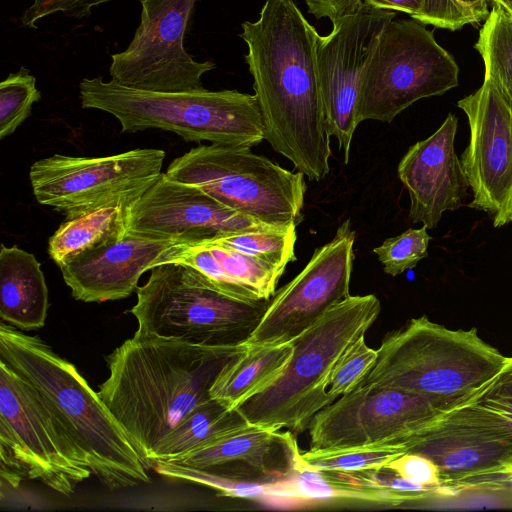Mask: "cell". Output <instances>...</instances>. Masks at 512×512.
I'll use <instances>...</instances> for the list:
<instances>
[{"instance_id": "9", "label": "cell", "mask_w": 512, "mask_h": 512, "mask_svg": "<svg viewBox=\"0 0 512 512\" xmlns=\"http://www.w3.org/2000/svg\"><path fill=\"white\" fill-rule=\"evenodd\" d=\"M165 174L265 225L301 222L305 175L287 170L249 147L199 145L175 158Z\"/></svg>"}, {"instance_id": "33", "label": "cell", "mask_w": 512, "mask_h": 512, "mask_svg": "<svg viewBox=\"0 0 512 512\" xmlns=\"http://www.w3.org/2000/svg\"><path fill=\"white\" fill-rule=\"evenodd\" d=\"M488 0H422L412 19L436 28L456 31L467 24L485 21Z\"/></svg>"}, {"instance_id": "32", "label": "cell", "mask_w": 512, "mask_h": 512, "mask_svg": "<svg viewBox=\"0 0 512 512\" xmlns=\"http://www.w3.org/2000/svg\"><path fill=\"white\" fill-rule=\"evenodd\" d=\"M431 236L427 227L409 228L403 233L387 238L373 252L383 265L386 274L396 277L407 270L413 269L428 256Z\"/></svg>"}, {"instance_id": "24", "label": "cell", "mask_w": 512, "mask_h": 512, "mask_svg": "<svg viewBox=\"0 0 512 512\" xmlns=\"http://www.w3.org/2000/svg\"><path fill=\"white\" fill-rule=\"evenodd\" d=\"M292 352V341L277 345L243 343L215 379L210 398L229 410L237 409L282 373Z\"/></svg>"}, {"instance_id": "25", "label": "cell", "mask_w": 512, "mask_h": 512, "mask_svg": "<svg viewBox=\"0 0 512 512\" xmlns=\"http://www.w3.org/2000/svg\"><path fill=\"white\" fill-rule=\"evenodd\" d=\"M248 425L219 440L189 453L177 460L179 464L207 468L230 464H245L263 476L285 480L292 472L281 471L271 466L274 448L284 443L287 432Z\"/></svg>"}, {"instance_id": "16", "label": "cell", "mask_w": 512, "mask_h": 512, "mask_svg": "<svg viewBox=\"0 0 512 512\" xmlns=\"http://www.w3.org/2000/svg\"><path fill=\"white\" fill-rule=\"evenodd\" d=\"M396 12L362 4L355 12L334 22L331 32L319 36L318 75L329 134L343 152L344 163L357 121V100L361 79L378 38Z\"/></svg>"}, {"instance_id": "2", "label": "cell", "mask_w": 512, "mask_h": 512, "mask_svg": "<svg viewBox=\"0 0 512 512\" xmlns=\"http://www.w3.org/2000/svg\"><path fill=\"white\" fill-rule=\"evenodd\" d=\"M241 345L206 347L135 332L106 356L98 394L148 468L163 438L196 406Z\"/></svg>"}, {"instance_id": "30", "label": "cell", "mask_w": 512, "mask_h": 512, "mask_svg": "<svg viewBox=\"0 0 512 512\" xmlns=\"http://www.w3.org/2000/svg\"><path fill=\"white\" fill-rule=\"evenodd\" d=\"M406 452L404 443L379 444L308 450L300 453V458L304 466L314 470L354 472L385 467Z\"/></svg>"}, {"instance_id": "35", "label": "cell", "mask_w": 512, "mask_h": 512, "mask_svg": "<svg viewBox=\"0 0 512 512\" xmlns=\"http://www.w3.org/2000/svg\"><path fill=\"white\" fill-rule=\"evenodd\" d=\"M111 0H34L20 16L24 27L36 28V22L61 12L67 17L81 19L91 15V9Z\"/></svg>"}, {"instance_id": "27", "label": "cell", "mask_w": 512, "mask_h": 512, "mask_svg": "<svg viewBox=\"0 0 512 512\" xmlns=\"http://www.w3.org/2000/svg\"><path fill=\"white\" fill-rule=\"evenodd\" d=\"M484 63V79L512 104V19L493 5L474 45Z\"/></svg>"}, {"instance_id": "21", "label": "cell", "mask_w": 512, "mask_h": 512, "mask_svg": "<svg viewBox=\"0 0 512 512\" xmlns=\"http://www.w3.org/2000/svg\"><path fill=\"white\" fill-rule=\"evenodd\" d=\"M166 263L192 267L218 292L245 302L270 300L282 276L272 267L216 241L177 243L163 252L154 267Z\"/></svg>"}, {"instance_id": "17", "label": "cell", "mask_w": 512, "mask_h": 512, "mask_svg": "<svg viewBox=\"0 0 512 512\" xmlns=\"http://www.w3.org/2000/svg\"><path fill=\"white\" fill-rule=\"evenodd\" d=\"M457 106L469 125L460 157L473 196L467 206L487 213L500 228L512 222V104L484 79Z\"/></svg>"}, {"instance_id": "6", "label": "cell", "mask_w": 512, "mask_h": 512, "mask_svg": "<svg viewBox=\"0 0 512 512\" xmlns=\"http://www.w3.org/2000/svg\"><path fill=\"white\" fill-rule=\"evenodd\" d=\"M79 98L82 108L114 116L122 132L160 129L188 142L249 148L265 140L256 96L237 90L154 92L95 77L80 81Z\"/></svg>"}, {"instance_id": "20", "label": "cell", "mask_w": 512, "mask_h": 512, "mask_svg": "<svg viewBox=\"0 0 512 512\" xmlns=\"http://www.w3.org/2000/svg\"><path fill=\"white\" fill-rule=\"evenodd\" d=\"M178 242L127 233L123 238L87 250L60 268L74 299L91 303L124 299L141 275Z\"/></svg>"}, {"instance_id": "13", "label": "cell", "mask_w": 512, "mask_h": 512, "mask_svg": "<svg viewBox=\"0 0 512 512\" xmlns=\"http://www.w3.org/2000/svg\"><path fill=\"white\" fill-rule=\"evenodd\" d=\"M444 412L423 396L360 384L313 416L309 450L406 443Z\"/></svg>"}, {"instance_id": "26", "label": "cell", "mask_w": 512, "mask_h": 512, "mask_svg": "<svg viewBox=\"0 0 512 512\" xmlns=\"http://www.w3.org/2000/svg\"><path fill=\"white\" fill-rule=\"evenodd\" d=\"M250 425L241 413L229 410L216 399L196 406L158 445L151 465L156 461H174L220 438Z\"/></svg>"}, {"instance_id": "19", "label": "cell", "mask_w": 512, "mask_h": 512, "mask_svg": "<svg viewBox=\"0 0 512 512\" xmlns=\"http://www.w3.org/2000/svg\"><path fill=\"white\" fill-rule=\"evenodd\" d=\"M457 127V117L449 113L432 135L409 147L397 167L410 198L409 219L427 229L467 197L469 184L454 148Z\"/></svg>"}, {"instance_id": "4", "label": "cell", "mask_w": 512, "mask_h": 512, "mask_svg": "<svg viewBox=\"0 0 512 512\" xmlns=\"http://www.w3.org/2000/svg\"><path fill=\"white\" fill-rule=\"evenodd\" d=\"M377 351L360 384L417 394L444 411L477 398L507 362L475 328L451 330L425 315L386 334Z\"/></svg>"}, {"instance_id": "1", "label": "cell", "mask_w": 512, "mask_h": 512, "mask_svg": "<svg viewBox=\"0 0 512 512\" xmlns=\"http://www.w3.org/2000/svg\"><path fill=\"white\" fill-rule=\"evenodd\" d=\"M241 27L265 140L309 180L324 179L332 151L318 75L320 35L294 0H266L259 18Z\"/></svg>"}, {"instance_id": "11", "label": "cell", "mask_w": 512, "mask_h": 512, "mask_svg": "<svg viewBox=\"0 0 512 512\" xmlns=\"http://www.w3.org/2000/svg\"><path fill=\"white\" fill-rule=\"evenodd\" d=\"M404 444L435 464L445 494L512 482V414L479 399L445 411Z\"/></svg>"}, {"instance_id": "31", "label": "cell", "mask_w": 512, "mask_h": 512, "mask_svg": "<svg viewBox=\"0 0 512 512\" xmlns=\"http://www.w3.org/2000/svg\"><path fill=\"white\" fill-rule=\"evenodd\" d=\"M41 99L36 79L25 67L10 73L0 83V138L11 135L31 114Z\"/></svg>"}, {"instance_id": "38", "label": "cell", "mask_w": 512, "mask_h": 512, "mask_svg": "<svg viewBox=\"0 0 512 512\" xmlns=\"http://www.w3.org/2000/svg\"><path fill=\"white\" fill-rule=\"evenodd\" d=\"M308 12L317 19L328 18L331 22L355 12L362 0H304Z\"/></svg>"}, {"instance_id": "15", "label": "cell", "mask_w": 512, "mask_h": 512, "mask_svg": "<svg viewBox=\"0 0 512 512\" xmlns=\"http://www.w3.org/2000/svg\"><path fill=\"white\" fill-rule=\"evenodd\" d=\"M355 235L350 220L342 222L332 240L317 248L302 271L275 292L245 343L291 342L349 297Z\"/></svg>"}, {"instance_id": "34", "label": "cell", "mask_w": 512, "mask_h": 512, "mask_svg": "<svg viewBox=\"0 0 512 512\" xmlns=\"http://www.w3.org/2000/svg\"><path fill=\"white\" fill-rule=\"evenodd\" d=\"M378 357L377 349L369 347L360 337L339 359L328 385V393L339 398L354 390L371 370Z\"/></svg>"}, {"instance_id": "12", "label": "cell", "mask_w": 512, "mask_h": 512, "mask_svg": "<svg viewBox=\"0 0 512 512\" xmlns=\"http://www.w3.org/2000/svg\"><path fill=\"white\" fill-rule=\"evenodd\" d=\"M198 0H140V24L128 47L111 55V81L154 92H191L204 89L203 74L216 68L198 62L184 47Z\"/></svg>"}, {"instance_id": "36", "label": "cell", "mask_w": 512, "mask_h": 512, "mask_svg": "<svg viewBox=\"0 0 512 512\" xmlns=\"http://www.w3.org/2000/svg\"><path fill=\"white\" fill-rule=\"evenodd\" d=\"M385 468L409 481L432 488L436 490L437 494H445L437 467L431 460L420 454L406 452L389 462Z\"/></svg>"}, {"instance_id": "39", "label": "cell", "mask_w": 512, "mask_h": 512, "mask_svg": "<svg viewBox=\"0 0 512 512\" xmlns=\"http://www.w3.org/2000/svg\"><path fill=\"white\" fill-rule=\"evenodd\" d=\"M362 2L382 10L404 12L411 17L420 10L422 4V0H362Z\"/></svg>"}, {"instance_id": "28", "label": "cell", "mask_w": 512, "mask_h": 512, "mask_svg": "<svg viewBox=\"0 0 512 512\" xmlns=\"http://www.w3.org/2000/svg\"><path fill=\"white\" fill-rule=\"evenodd\" d=\"M151 467L168 480L202 485L231 498H274L275 485L278 483L249 478L218 468H196L176 462L156 461Z\"/></svg>"}, {"instance_id": "10", "label": "cell", "mask_w": 512, "mask_h": 512, "mask_svg": "<svg viewBox=\"0 0 512 512\" xmlns=\"http://www.w3.org/2000/svg\"><path fill=\"white\" fill-rule=\"evenodd\" d=\"M459 67L432 31L412 19L383 28L365 67L357 100V121L391 123L416 101L458 86Z\"/></svg>"}, {"instance_id": "41", "label": "cell", "mask_w": 512, "mask_h": 512, "mask_svg": "<svg viewBox=\"0 0 512 512\" xmlns=\"http://www.w3.org/2000/svg\"><path fill=\"white\" fill-rule=\"evenodd\" d=\"M489 2H491L492 0H488Z\"/></svg>"}, {"instance_id": "37", "label": "cell", "mask_w": 512, "mask_h": 512, "mask_svg": "<svg viewBox=\"0 0 512 512\" xmlns=\"http://www.w3.org/2000/svg\"><path fill=\"white\" fill-rule=\"evenodd\" d=\"M476 399L512 414V358H507L502 372Z\"/></svg>"}, {"instance_id": "40", "label": "cell", "mask_w": 512, "mask_h": 512, "mask_svg": "<svg viewBox=\"0 0 512 512\" xmlns=\"http://www.w3.org/2000/svg\"><path fill=\"white\" fill-rule=\"evenodd\" d=\"M491 3L500 7L512 19V0H492Z\"/></svg>"}, {"instance_id": "5", "label": "cell", "mask_w": 512, "mask_h": 512, "mask_svg": "<svg viewBox=\"0 0 512 512\" xmlns=\"http://www.w3.org/2000/svg\"><path fill=\"white\" fill-rule=\"evenodd\" d=\"M381 311L373 295H350L295 338L282 373L237 410L251 425L308 430L313 416L336 400L328 393L330 376L342 355L372 326Z\"/></svg>"}, {"instance_id": "29", "label": "cell", "mask_w": 512, "mask_h": 512, "mask_svg": "<svg viewBox=\"0 0 512 512\" xmlns=\"http://www.w3.org/2000/svg\"><path fill=\"white\" fill-rule=\"evenodd\" d=\"M296 226L291 223L240 231L212 241L253 257L283 274L287 264L296 260Z\"/></svg>"}, {"instance_id": "23", "label": "cell", "mask_w": 512, "mask_h": 512, "mask_svg": "<svg viewBox=\"0 0 512 512\" xmlns=\"http://www.w3.org/2000/svg\"><path fill=\"white\" fill-rule=\"evenodd\" d=\"M48 288L35 256L18 246L0 249V318L21 331L44 326Z\"/></svg>"}, {"instance_id": "7", "label": "cell", "mask_w": 512, "mask_h": 512, "mask_svg": "<svg viewBox=\"0 0 512 512\" xmlns=\"http://www.w3.org/2000/svg\"><path fill=\"white\" fill-rule=\"evenodd\" d=\"M136 293L130 313L138 322L137 332L206 347L245 343L269 302L229 297L212 288L194 268L177 263L151 269Z\"/></svg>"}, {"instance_id": "3", "label": "cell", "mask_w": 512, "mask_h": 512, "mask_svg": "<svg viewBox=\"0 0 512 512\" xmlns=\"http://www.w3.org/2000/svg\"><path fill=\"white\" fill-rule=\"evenodd\" d=\"M0 359L37 390L104 487L119 491L150 482L145 461L74 364L3 321Z\"/></svg>"}, {"instance_id": "22", "label": "cell", "mask_w": 512, "mask_h": 512, "mask_svg": "<svg viewBox=\"0 0 512 512\" xmlns=\"http://www.w3.org/2000/svg\"><path fill=\"white\" fill-rule=\"evenodd\" d=\"M150 186L130 190L65 218L48 241L52 260L61 267L87 250L123 238L134 203Z\"/></svg>"}, {"instance_id": "18", "label": "cell", "mask_w": 512, "mask_h": 512, "mask_svg": "<svg viewBox=\"0 0 512 512\" xmlns=\"http://www.w3.org/2000/svg\"><path fill=\"white\" fill-rule=\"evenodd\" d=\"M269 225L219 202L200 188L161 173L134 203L127 233L193 243Z\"/></svg>"}, {"instance_id": "8", "label": "cell", "mask_w": 512, "mask_h": 512, "mask_svg": "<svg viewBox=\"0 0 512 512\" xmlns=\"http://www.w3.org/2000/svg\"><path fill=\"white\" fill-rule=\"evenodd\" d=\"M1 479L37 480L70 496L92 475L87 459L46 402L0 359Z\"/></svg>"}, {"instance_id": "14", "label": "cell", "mask_w": 512, "mask_h": 512, "mask_svg": "<svg viewBox=\"0 0 512 512\" xmlns=\"http://www.w3.org/2000/svg\"><path fill=\"white\" fill-rule=\"evenodd\" d=\"M165 151L132 149L108 156L54 154L34 162L29 177L38 203L72 217L130 190L152 185Z\"/></svg>"}]
</instances>
